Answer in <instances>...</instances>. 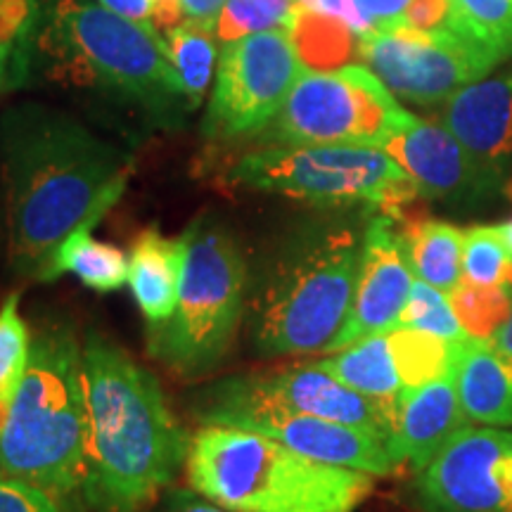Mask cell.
Returning a JSON list of instances; mask_svg holds the SVG:
<instances>
[{
    "label": "cell",
    "mask_w": 512,
    "mask_h": 512,
    "mask_svg": "<svg viewBox=\"0 0 512 512\" xmlns=\"http://www.w3.org/2000/svg\"><path fill=\"white\" fill-rule=\"evenodd\" d=\"M10 264L41 280L60 242L124 195L133 157L72 114L22 102L0 117Z\"/></svg>",
    "instance_id": "cell-1"
},
{
    "label": "cell",
    "mask_w": 512,
    "mask_h": 512,
    "mask_svg": "<svg viewBox=\"0 0 512 512\" xmlns=\"http://www.w3.org/2000/svg\"><path fill=\"white\" fill-rule=\"evenodd\" d=\"M83 392V503L93 512H143L181 475L190 434L157 377L100 332L83 339Z\"/></svg>",
    "instance_id": "cell-2"
},
{
    "label": "cell",
    "mask_w": 512,
    "mask_h": 512,
    "mask_svg": "<svg viewBox=\"0 0 512 512\" xmlns=\"http://www.w3.org/2000/svg\"><path fill=\"white\" fill-rule=\"evenodd\" d=\"M366 226H297L249 264L247 328L256 354L330 351L354 302Z\"/></svg>",
    "instance_id": "cell-3"
},
{
    "label": "cell",
    "mask_w": 512,
    "mask_h": 512,
    "mask_svg": "<svg viewBox=\"0 0 512 512\" xmlns=\"http://www.w3.org/2000/svg\"><path fill=\"white\" fill-rule=\"evenodd\" d=\"M190 489L230 512H356L375 491L361 470L306 458L283 441L202 425L185 460Z\"/></svg>",
    "instance_id": "cell-4"
},
{
    "label": "cell",
    "mask_w": 512,
    "mask_h": 512,
    "mask_svg": "<svg viewBox=\"0 0 512 512\" xmlns=\"http://www.w3.org/2000/svg\"><path fill=\"white\" fill-rule=\"evenodd\" d=\"M86 432L83 344L72 325L50 323L31 339L29 370L0 420V475L41 486L57 501L81 494Z\"/></svg>",
    "instance_id": "cell-5"
},
{
    "label": "cell",
    "mask_w": 512,
    "mask_h": 512,
    "mask_svg": "<svg viewBox=\"0 0 512 512\" xmlns=\"http://www.w3.org/2000/svg\"><path fill=\"white\" fill-rule=\"evenodd\" d=\"M188 261L174 316L147 325V351L181 377L216 370L245 320L249 261L219 221L197 219L185 230Z\"/></svg>",
    "instance_id": "cell-6"
},
{
    "label": "cell",
    "mask_w": 512,
    "mask_h": 512,
    "mask_svg": "<svg viewBox=\"0 0 512 512\" xmlns=\"http://www.w3.org/2000/svg\"><path fill=\"white\" fill-rule=\"evenodd\" d=\"M48 38L64 60L143 110L164 119L192 110L152 24L121 17L98 0H60Z\"/></svg>",
    "instance_id": "cell-7"
},
{
    "label": "cell",
    "mask_w": 512,
    "mask_h": 512,
    "mask_svg": "<svg viewBox=\"0 0 512 512\" xmlns=\"http://www.w3.org/2000/svg\"><path fill=\"white\" fill-rule=\"evenodd\" d=\"M230 181L320 207H366L399 216L418 188L382 147L268 145L230 169Z\"/></svg>",
    "instance_id": "cell-8"
},
{
    "label": "cell",
    "mask_w": 512,
    "mask_h": 512,
    "mask_svg": "<svg viewBox=\"0 0 512 512\" xmlns=\"http://www.w3.org/2000/svg\"><path fill=\"white\" fill-rule=\"evenodd\" d=\"M408 117L366 64L299 76L285 105L256 136L266 145H370L382 147Z\"/></svg>",
    "instance_id": "cell-9"
},
{
    "label": "cell",
    "mask_w": 512,
    "mask_h": 512,
    "mask_svg": "<svg viewBox=\"0 0 512 512\" xmlns=\"http://www.w3.org/2000/svg\"><path fill=\"white\" fill-rule=\"evenodd\" d=\"M202 425L238 427L283 441L306 458L320 463L389 477L399 467L389 456L387 441L380 434L344 422L287 411L240 387L235 377H223L197 396L192 403Z\"/></svg>",
    "instance_id": "cell-10"
},
{
    "label": "cell",
    "mask_w": 512,
    "mask_h": 512,
    "mask_svg": "<svg viewBox=\"0 0 512 512\" xmlns=\"http://www.w3.org/2000/svg\"><path fill=\"white\" fill-rule=\"evenodd\" d=\"M306 72L290 31L275 29L223 43L202 131L211 140L256 138Z\"/></svg>",
    "instance_id": "cell-11"
},
{
    "label": "cell",
    "mask_w": 512,
    "mask_h": 512,
    "mask_svg": "<svg viewBox=\"0 0 512 512\" xmlns=\"http://www.w3.org/2000/svg\"><path fill=\"white\" fill-rule=\"evenodd\" d=\"M358 57L396 98L422 107L444 105L460 88L489 76L503 62L453 29L408 27L368 31L361 36Z\"/></svg>",
    "instance_id": "cell-12"
},
{
    "label": "cell",
    "mask_w": 512,
    "mask_h": 512,
    "mask_svg": "<svg viewBox=\"0 0 512 512\" xmlns=\"http://www.w3.org/2000/svg\"><path fill=\"white\" fill-rule=\"evenodd\" d=\"M415 494L425 512H512V432L465 425L418 472Z\"/></svg>",
    "instance_id": "cell-13"
},
{
    "label": "cell",
    "mask_w": 512,
    "mask_h": 512,
    "mask_svg": "<svg viewBox=\"0 0 512 512\" xmlns=\"http://www.w3.org/2000/svg\"><path fill=\"white\" fill-rule=\"evenodd\" d=\"M415 275L403 252L401 230L394 216L377 214L366 223L361 268L347 323L330 351H339L358 339L394 330L406 309Z\"/></svg>",
    "instance_id": "cell-14"
},
{
    "label": "cell",
    "mask_w": 512,
    "mask_h": 512,
    "mask_svg": "<svg viewBox=\"0 0 512 512\" xmlns=\"http://www.w3.org/2000/svg\"><path fill=\"white\" fill-rule=\"evenodd\" d=\"M382 150L406 171L418 195L427 200H475L496 183L444 124H432L411 112L384 140Z\"/></svg>",
    "instance_id": "cell-15"
},
{
    "label": "cell",
    "mask_w": 512,
    "mask_h": 512,
    "mask_svg": "<svg viewBox=\"0 0 512 512\" xmlns=\"http://www.w3.org/2000/svg\"><path fill=\"white\" fill-rule=\"evenodd\" d=\"M233 377L247 392L278 403L287 411L363 427V430L380 434L384 441L394 430V411H389L380 401L347 387L335 375H330L328 370L320 368L318 363Z\"/></svg>",
    "instance_id": "cell-16"
},
{
    "label": "cell",
    "mask_w": 512,
    "mask_h": 512,
    "mask_svg": "<svg viewBox=\"0 0 512 512\" xmlns=\"http://www.w3.org/2000/svg\"><path fill=\"white\" fill-rule=\"evenodd\" d=\"M441 124L498 181L512 162V72L460 88L444 102Z\"/></svg>",
    "instance_id": "cell-17"
},
{
    "label": "cell",
    "mask_w": 512,
    "mask_h": 512,
    "mask_svg": "<svg viewBox=\"0 0 512 512\" xmlns=\"http://www.w3.org/2000/svg\"><path fill=\"white\" fill-rule=\"evenodd\" d=\"M453 373L425 387L403 389L394 430L387 439V451L396 467L406 465L413 472L425 470L453 434L465 427Z\"/></svg>",
    "instance_id": "cell-18"
},
{
    "label": "cell",
    "mask_w": 512,
    "mask_h": 512,
    "mask_svg": "<svg viewBox=\"0 0 512 512\" xmlns=\"http://www.w3.org/2000/svg\"><path fill=\"white\" fill-rule=\"evenodd\" d=\"M453 382L465 418L512 427V356L491 339H465L456 349Z\"/></svg>",
    "instance_id": "cell-19"
},
{
    "label": "cell",
    "mask_w": 512,
    "mask_h": 512,
    "mask_svg": "<svg viewBox=\"0 0 512 512\" xmlns=\"http://www.w3.org/2000/svg\"><path fill=\"white\" fill-rule=\"evenodd\" d=\"M188 240L185 233L166 238L157 226L145 228L133 242L128 256V285L147 325L164 323L174 316L181 297Z\"/></svg>",
    "instance_id": "cell-20"
},
{
    "label": "cell",
    "mask_w": 512,
    "mask_h": 512,
    "mask_svg": "<svg viewBox=\"0 0 512 512\" xmlns=\"http://www.w3.org/2000/svg\"><path fill=\"white\" fill-rule=\"evenodd\" d=\"M318 366L342 380L347 387L380 401L389 411H399L403 382L396 370L387 332L358 339L349 347L335 351L330 358L318 361Z\"/></svg>",
    "instance_id": "cell-21"
},
{
    "label": "cell",
    "mask_w": 512,
    "mask_h": 512,
    "mask_svg": "<svg viewBox=\"0 0 512 512\" xmlns=\"http://www.w3.org/2000/svg\"><path fill=\"white\" fill-rule=\"evenodd\" d=\"M401 242L415 278L446 294L463 283V228L437 219L415 221L401 230Z\"/></svg>",
    "instance_id": "cell-22"
},
{
    "label": "cell",
    "mask_w": 512,
    "mask_h": 512,
    "mask_svg": "<svg viewBox=\"0 0 512 512\" xmlns=\"http://www.w3.org/2000/svg\"><path fill=\"white\" fill-rule=\"evenodd\" d=\"M93 223L76 228L55 249L41 280H55L72 273L91 290L107 294L128 283V256L117 245L100 242L93 235Z\"/></svg>",
    "instance_id": "cell-23"
},
{
    "label": "cell",
    "mask_w": 512,
    "mask_h": 512,
    "mask_svg": "<svg viewBox=\"0 0 512 512\" xmlns=\"http://www.w3.org/2000/svg\"><path fill=\"white\" fill-rule=\"evenodd\" d=\"M290 36L304 67L311 72H330V69L347 67L361 46V36L349 24L320 15V12H313L304 5H297Z\"/></svg>",
    "instance_id": "cell-24"
},
{
    "label": "cell",
    "mask_w": 512,
    "mask_h": 512,
    "mask_svg": "<svg viewBox=\"0 0 512 512\" xmlns=\"http://www.w3.org/2000/svg\"><path fill=\"white\" fill-rule=\"evenodd\" d=\"M164 48L174 64L178 81L195 110L204 95L214 86L216 67H219V36L214 29L197 27V24H178L169 34H164Z\"/></svg>",
    "instance_id": "cell-25"
},
{
    "label": "cell",
    "mask_w": 512,
    "mask_h": 512,
    "mask_svg": "<svg viewBox=\"0 0 512 512\" xmlns=\"http://www.w3.org/2000/svg\"><path fill=\"white\" fill-rule=\"evenodd\" d=\"M396 370L403 389L425 387L439 377L453 373L458 344L413 328H394L387 332Z\"/></svg>",
    "instance_id": "cell-26"
},
{
    "label": "cell",
    "mask_w": 512,
    "mask_h": 512,
    "mask_svg": "<svg viewBox=\"0 0 512 512\" xmlns=\"http://www.w3.org/2000/svg\"><path fill=\"white\" fill-rule=\"evenodd\" d=\"M451 8L453 31L501 60L512 55V0H451Z\"/></svg>",
    "instance_id": "cell-27"
},
{
    "label": "cell",
    "mask_w": 512,
    "mask_h": 512,
    "mask_svg": "<svg viewBox=\"0 0 512 512\" xmlns=\"http://www.w3.org/2000/svg\"><path fill=\"white\" fill-rule=\"evenodd\" d=\"M31 335L19 313V294H10L0 306V420L10 411L24 375L29 370Z\"/></svg>",
    "instance_id": "cell-28"
},
{
    "label": "cell",
    "mask_w": 512,
    "mask_h": 512,
    "mask_svg": "<svg viewBox=\"0 0 512 512\" xmlns=\"http://www.w3.org/2000/svg\"><path fill=\"white\" fill-rule=\"evenodd\" d=\"M463 280L512 290V252L496 226H472L463 242Z\"/></svg>",
    "instance_id": "cell-29"
},
{
    "label": "cell",
    "mask_w": 512,
    "mask_h": 512,
    "mask_svg": "<svg viewBox=\"0 0 512 512\" xmlns=\"http://www.w3.org/2000/svg\"><path fill=\"white\" fill-rule=\"evenodd\" d=\"M294 12H297V0H226L214 31L221 43L238 41L261 31H290Z\"/></svg>",
    "instance_id": "cell-30"
},
{
    "label": "cell",
    "mask_w": 512,
    "mask_h": 512,
    "mask_svg": "<svg viewBox=\"0 0 512 512\" xmlns=\"http://www.w3.org/2000/svg\"><path fill=\"white\" fill-rule=\"evenodd\" d=\"M453 311L465 332L475 339H491L510 316L512 290L501 287H477L460 283L448 294Z\"/></svg>",
    "instance_id": "cell-31"
},
{
    "label": "cell",
    "mask_w": 512,
    "mask_h": 512,
    "mask_svg": "<svg viewBox=\"0 0 512 512\" xmlns=\"http://www.w3.org/2000/svg\"><path fill=\"white\" fill-rule=\"evenodd\" d=\"M396 328H413V330L430 332V335L441 337L453 344L470 339L463 325H460L456 311H453L448 294L437 290V287L425 283V280L420 278L413 280L406 309H403Z\"/></svg>",
    "instance_id": "cell-32"
},
{
    "label": "cell",
    "mask_w": 512,
    "mask_h": 512,
    "mask_svg": "<svg viewBox=\"0 0 512 512\" xmlns=\"http://www.w3.org/2000/svg\"><path fill=\"white\" fill-rule=\"evenodd\" d=\"M0 512H64L60 501L22 479L0 475Z\"/></svg>",
    "instance_id": "cell-33"
},
{
    "label": "cell",
    "mask_w": 512,
    "mask_h": 512,
    "mask_svg": "<svg viewBox=\"0 0 512 512\" xmlns=\"http://www.w3.org/2000/svg\"><path fill=\"white\" fill-rule=\"evenodd\" d=\"M399 27L418 31L453 29L451 0H411Z\"/></svg>",
    "instance_id": "cell-34"
},
{
    "label": "cell",
    "mask_w": 512,
    "mask_h": 512,
    "mask_svg": "<svg viewBox=\"0 0 512 512\" xmlns=\"http://www.w3.org/2000/svg\"><path fill=\"white\" fill-rule=\"evenodd\" d=\"M356 3L373 29H394L401 24L411 0H356Z\"/></svg>",
    "instance_id": "cell-35"
},
{
    "label": "cell",
    "mask_w": 512,
    "mask_h": 512,
    "mask_svg": "<svg viewBox=\"0 0 512 512\" xmlns=\"http://www.w3.org/2000/svg\"><path fill=\"white\" fill-rule=\"evenodd\" d=\"M157 512H230L209 498L197 494L195 489H169Z\"/></svg>",
    "instance_id": "cell-36"
},
{
    "label": "cell",
    "mask_w": 512,
    "mask_h": 512,
    "mask_svg": "<svg viewBox=\"0 0 512 512\" xmlns=\"http://www.w3.org/2000/svg\"><path fill=\"white\" fill-rule=\"evenodd\" d=\"M226 0H181L183 22L197 24L204 29H216Z\"/></svg>",
    "instance_id": "cell-37"
},
{
    "label": "cell",
    "mask_w": 512,
    "mask_h": 512,
    "mask_svg": "<svg viewBox=\"0 0 512 512\" xmlns=\"http://www.w3.org/2000/svg\"><path fill=\"white\" fill-rule=\"evenodd\" d=\"M98 3L133 22L152 24L155 19V0H98Z\"/></svg>",
    "instance_id": "cell-38"
},
{
    "label": "cell",
    "mask_w": 512,
    "mask_h": 512,
    "mask_svg": "<svg viewBox=\"0 0 512 512\" xmlns=\"http://www.w3.org/2000/svg\"><path fill=\"white\" fill-rule=\"evenodd\" d=\"M491 342H494L498 349H503L505 354L512 356V309H510L508 320L503 323V328L498 330L494 337H491Z\"/></svg>",
    "instance_id": "cell-39"
},
{
    "label": "cell",
    "mask_w": 512,
    "mask_h": 512,
    "mask_svg": "<svg viewBox=\"0 0 512 512\" xmlns=\"http://www.w3.org/2000/svg\"><path fill=\"white\" fill-rule=\"evenodd\" d=\"M12 57H15V50H0V86H3L5 79H8V67L12 62Z\"/></svg>",
    "instance_id": "cell-40"
},
{
    "label": "cell",
    "mask_w": 512,
    "mask_h": 512,
    "mask_svg": "<svg viewBox=\"0 0 512 512\" xmlns=\"http://www.w3.org/2000/svg\"><path fill=\"white\" fill-rule=\"evenodd\" d=\"M496 228H498V233L503 235V240L508 242V247H510V252H512V219L501 223V226H496Z\"/></svg>",
    "instance_id": "cell-41"
}]
</instances>
